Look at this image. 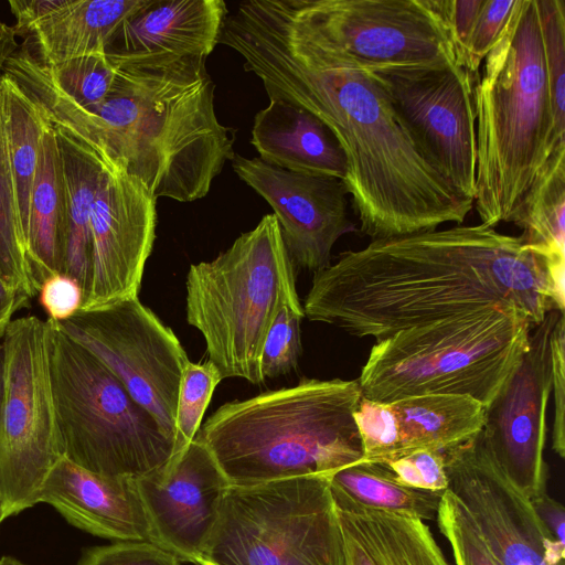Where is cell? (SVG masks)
I'll use <instances>...</instances> for the list:
<instances>
[{"mask_svg": "<svg viewBox=\"0 0 565 565\" xmlns=\"http://www.w3.org/2000/svg\"><path fill=\"white\" fill-rule=\"evenodd\" d=\"M218 43L236 51L269 100L319 119L342 151L343 184L372 239L461 224V196L407 130L365 65L332 42L296 0H249L225 18Z\"/></svg>", "mask_w": 565, "mask_h": 565, "instance_id": "obj_1", "label": "cell"}, {"mask_svg": "<svg viewBox=\"0 0 565 565\" xmlns=\"http://www.w3.org/2000/svg\"><path fill=\"white\" fill-rule=\"evenodd\" d=\"M490 307L539 326L551 311L544 257L486 224L372 239L313 273L302 306L311 321L376 342L413 327Z\"/></svg>", "mask_w": 565, "mask_h": 565, "instance_id": "obj_2", "label": "cell"}, {"mask_svg": "<svg viewBox=\"0 0 565 565\" xmlns=\"http://www.w3.org/2000/svg\"><path fill=\"white\" fill-rule=\"evenodd\" d=\"M204 56L122 64L106 98L83 107L63 95L39 64L23 57L11 76L54 128L107 169L138 179L158 200L204 198L226 161L234 134L214 108V83Z\"/></svg>", "mask_w": 565, "mask_h": 565, "instance_id": "obj_3", "label": "cell"}, {"mask_svg": "<svg viewBox=\"0 0 565 565\" xmlns=\"http://www.w3.org/2000/svg\"><path fill=\"white\" fill-rule=\"evenodd\" d=\"M361 397L358 380L302 377L291 387L223 404L195 439L232 486L330 478L363 459L353 417Z\"/></svg>", "mask_w": 565, "mask_h": 565, "instance_id": "obj_4", "label": "cell"}, {"mask_svg": "<svg viewBox=\"0 0 565 565\" xmlns=\"http://www.w3.org/2000/svg\"><path fill=\"white\" fill-rule=\"evenodd\" d=\"M473 82L480 223L510 222L557 149L537 0H518Z\"/></svg>", "mask_w": 565, "mask_h": 565, "instance_id": "obj_5", "label": "cell"}, {"mask_svg": "<svg viewBox=\"0 0 565 565\" xmlns=\"http://www.w3.org/2000/svg\"><path fill=\"white\" fill-rule=\"evenodd\" d=\"M534 326L514 307H490L401 330L375 342L358 379L380 403L426 394L466 395L488 407L529 348Z\"/></svg>", "mask_w": 565, "mask_h": 565, "instance_id": "obj_6", "label": "cell"}, {"mask_svg": "<svg viewBox=\"0 0 565 565\" xmlns=\"http://www.w3.org/2000/svg\"><path fill=\"white\" fill-rule=\"evenodd\" d=\"M185 289L186 321L203 335L222 379L264 383L260 354L275 318L284 307L303 312L275 215L266 214L213 260L192 264Z\"/></svg>", "mask_w": 565, "mask_h": 565, "instance_id": "obj_7", "label": "cell"}, {"mask_svg": "<svg viewBox=\"0 0 565 565\" xmlns=\"http://www.w3.org/2000/svg\"><path fill=\"white\" fill-rule=\"evenodd\" d=\"M51 390L63 457L99 476L140 479L166 466L173 440L92 352L47 319Z\"/></svg>", "mask_w": 565, "mask_h": 565, "instance_id": "obj_8", "label": "cell"}, {"mask_svg": "<svg viewBox=\"0 0 565 565\" xmlns=\"http://www.w3.org/2000/svg\"><path fill=\"white\" fill-rule=\"evenodd\" d=\"M196 565H348L329 478L228 484Z\"/></svg>", "mask_w": 565, "mask_h": 565, "instance_id": "obj_9", "label": "cell"}, {"mask_svg": "<svg viewBox=\"0 0 565 565\" xmlns=\"http://www.w3.org/2000/svg\"><path fill=\"white\" fill-rule=\"evenodd\" d=\"M63 458L47 352V322L12 320L0 359V493L8 516L39 503L43 483Z\"/></svg>", "mask_w": 565, "mask_h": 565, "instance_id": "obj_10", "label": "cell"}, {"mask_svg": "<svg viewBox=\"0 0 565 565\" xmlns=\"http://www.w3.org/2000/svg\"><path fill=\"white\" fill-rule=\"evenodd\" d=\"M122 383L173 440L178 396L190 362L174 332L138 296L56 321Z\"/></svg>", "mask_w": 565, "mask_h": 565, "instance_id": "obj_11", "label": "cell"}, {"mask_svg": "<svg viewBox=\"0 0 565 565\" xmlns=\"http://www.w3.org/2000/svg\"><path fill=\"white\" fill-rule=\"evenodd\" d=\"M363 64L440 174L457 193L473 201L477 131L472 76L459 64Z\"/></svg>", "mask_w": 565, "mask_h": 565, "instance_id": "obj_12", "label": "cell"}, {"mask_svg": "<svg viewBox=\"0 0 565 565\" xmlns=\"http://www.w3.org/2000/svg\"><path fill=\"white\" fill-rule=\"evenodd\" d=\"M444 456L447 490L500 565H564L565 545L548 534L531 499L499 465L481 430Z\"/></svg>", "mask_w": 565, "mask_h": 565, "instance_id": "obj_13", "label": "cell"}, {"mask_svg": "<svg viewBox=\"0 0 565 565\" xmlns=\"http://www.w3.org/2000/svg\"><path fill=\"white\" fill-rule=\"evenodd\" d=\"M338 46L372 65L460 64L436 0H296Z\"/></svg>", "mask_w": 565, "mask_h": 565, "instance_id": "obj_14", "label": "cell"}, {"mask_svg": "<svg viewBox=\"0 0 565 565\" xmlns=\"http://www.w3.org/2000/svg\"><path fill=\"white\" fill-rule=\"evenodd\" d=\"M562 312L551 311L531 331L511 379L486 407L481 434L499 465L530 499L546 492V408L552 393L550 335Z\"/></svg>", "mask_w": 565, "mask_h": 565, "instance_id": "obj_15", "label": "cell"}, {"mask_svg": "<svg viewBox=\"0 0 565 565\" xmlns=\"http://www.w3.org/2000/svg\"><path fill=\"white\" fill-rule=\"evenodd\" d=\"M231 161L237 177L271 206L294 265L313 273L328 267L337 241L358 231L341 180L287 171L237 153Z\"/></svg>", "mask_w": 565, "mask_h": 565, "instance_id": "obj_16", "label": "cell"}, {"mask_svg": "<svg viewBox=\"0 0 565 565\" xmlns=\"http://www.w3.org/2000/svg\"><path fill=\"white\" fill-rule=\"evenodd\" d=\"M157 200L136 178L105 169L92 207V280L81 309L138 296L156 239Z\"/></svg>", "mask_w": 565, "mask_h": 565, "instance_id": "obj_17", "label": "cell"}, {"mask_svg": "<svg viewBox=\"0 0 565 565\" xmlns=\"http://www.w3.org/2000/svg\"><path fill=\"white\" fill-rule=\"evenodd\" d=\"M228 486L198 439L161 469L136 479L156 545L196 565L215 526Z\"/></svg>", "mask_w": 565, "mask_h": 565, "instance_id": "obj_18", "label": "cell"}, {"mask_svg": "<svg viewBox=\"0 0 565 565\" xmlns=\"http://www.w3.org/2000/svg\"><path fill=\"white\" fill-rule=\"evenodd\" d=\"M227 15L222 0H141L106 45L113 65L207 57Z\"/></svg>", "mask_w": 565, "mask_h": 565, "instance_id": "obj_19", "label": "cell"}, {"mask_svg": "<svg viewBox=\"0 0 565 565\" xmlns=\"http://www.w3.org/2000/svg\"><path fill=\"white\" fill-rule=\"evenodd\" d=\"M39 503L52 505L70 524L89 534L156 544L136 479L99 476L63 457L43 483Z\"/></svg>", "mask_w": 565, "mask_h": 565, "instance_id": "obj_20", "label": "cell"}, {"mask_svg": "<svg viewBox=\"0 0 565 565\" xmlns=\"http://www.w3.org/2000/svg\"><path fill=\"white\" fill-rule=\"evenodd\" d=\"M332 495L348 565H450L423 520L364 508L338 493Z\"/></svg>", "mask_w": 565, "mask_h": 565, "instance_id": "obj_21", "label": "cell"}, {"mask_svg": "<svg viewBox=\"0 0 565 565\" xmlns=\"http://www.w3.org/2000/svg\"><path fill=\"white\" fill-rule=\"evenodd\" d=\"M252 145L264 162L287 171L343 181L345 159L328 128L310 113L269 100L254 117Z\"/></svg>", "mask_w": 565, "mask_h": 565, "instance_id": "obj_22", "label": "cell"}, {"mask_svg": "<svg viewBox=\"0 0 565 565\" xmlns=\"http://www.w3.org/2000/svg\"><path fill=\"white\" fill-rule=\"evenodd\" d=\"M140 3L141 0H66L22 38L20 49L45 66L105 54L118 24Z\"/></svg>", "mask_w": 565, "mask_h": 565, "instance_id": "obj_23", "label": "cell"}, {"mask_svg": "<svg viewBox=\"0 0 565 565\" xmlns=\"http://www.w3.org/2000/svg\"><path fill=\"white\" fill-rule=\"evenodd\" d=\"M66 231L63 164L54 127L44 129L25 230L26 260L33 287L62 271Z\"/></svg>", "mask_w": 565, "mask_h": 565, "instance_id": "obj_24", "label": "cell"}, {"mask_svg": "<svg viewBox=\"0 0 565 565\" xmlns=\"http://www.w3.org/2000/svg\"><path fill=\"white\" fill-rule=\"evenodd\" d=\"M391 404L398 423L396 458L417 450L445 451L477 435L484 424L486 406L466 395L426 394Z\"/></svg>", "mask_w": 565, "mask_h": 565, "instance_id": "obj_25", "label": "cell"}, {"mask_svg": "<svg viewBox=\"0 0 565 565\" xmlns=\"http://www.w3.org/2000/svg\"><path fill=\"white\" fill-rule=\"evenodd\" d=\"M54 129L66 193V231L61 273L77 281L85 301L92 280V207L106 167L65 134Z\"/></svg>", "mask_w": 565, "mask_h": 565, "instance_id": "obj_26", "label": "cell"}, {"mask_svg": "<svg viewBox=\"0 0 565 565\" xmlns=\"http://www.w3.org/2000/svg\"><path fill=\"white\" fill-rule=\"evenodd\" d=\"M565 147L555 150L510 222L523 230L524 246L545 258L552 278L565 271Z\"/></svg>", "mask_w": 565, "mask_h": 565, "instance_id": "obj_27", "label": "cell"}, {"mask_svg": "<svg viewBox=\"0 0 565 565\" xmlns=\"http://www.w3.org/2000/svg\"><path fill=\"white\" fill-rule=\"evenodd\" d=\"M0 96L8 152L24 241L30 196L41 139L50 122L39 105L7 73L0 75Z\"/></svg>", "mask_w": 565, "mask_h": 565, "instance_id": "obj_28", "label": "cell"}, {"mask_svg": "<svg viewBox=\"0 0 565 565\" xmlns=\"http://www.w3.org/2000/svg\"><path fill=\"white\" fill-rule=\"evenodd\" d=\"M333 493L364 508L420 520L436 519L444 492L408 488L381 462H358L329 478Z\"/></svg>", "mask_w": 565, "mask_h": 565, "instance_id": "obj_29", "label": "cell"}, {"mask_svg": "<svg viewBox=\"0 0 565 565\" xmlns=\"http://www.w3.org/2000/svg\"><path fill=\"white\" fill-rule=\"evenodd\" d=\"M1 75V74H0ZM0 277L28 298L35 296L26 260L0 96Z\"/></svg>", "mask_w": 565, "mask_h": 565, "instance_id": "obj_30", "label": "cell"}, {"mask_svg": "<svg viewBox=\"0 0 565 565\" xmlns=\"http://www.w3.org/2000/svg\"><path fill=\"white\" fill-rule=\"evenodd\" d=\"M38 64L55 88L83 107L106 98L117 72L106 54L79 56L51 66Z\"/></svg>", "mask_w": 565, "mask_h": 565, "instance_id": "obj_31", "label": "cell"}, {"mask_svg": "<svg viewBox=\"0 0 565 565\" xmlns=\"http://www.w3.org/2000/svg\"><path fill=\"white\" fill-rule=\"evenodd\" d=\"M554 137L565 143V3L537 0Z\"/></svg>", "mask_w": 565, "mask_h": 565, "instance_id": "obj_32", "label": "cell"}, {"mask_svg": "<svg viewBox=\"0 0 565 565\" xmlns=\"http://www.w3.org/2000/svg\"><path fill=\"white\" fill-rule=\"evenodd\" d=\"M222 380L209 360L188 363L179 390L171 458L183 454L195 438L214 390Z\"/></svg>", "mask_w": 565, "mask_h": 565, "instance_id": "obj_33", "label": "cell"}, {"mask_svg": "<svg viewBox=\"0 0 565 565\" xmlns=\"http://www.w3.org/2000/svg\"><path fill=\"white\" fill-rule=\"evenodd\" d=\"M436 520L449 543L455 565H500L459 501L448 490L441 497Z\"/></svg>", "mask_w": 565, "mask_h": 565, "instance_id": "obj_34", "label": "cell"}, {"mask_svg": "<svg viewBox=\"0 0 565 565\" xmlns=\"http://www.w3.org/2000/svg\"><path fill=\"white\" fill-rule=\"evenodd\" d=\"M353 417L360 434L364 462H387L397 457L398 423L391 403L361 397Z\"/></svg>", "mask_w": 565, "mask_h": 565, "instance_id": "obj_35", "label": "cell"}, {"mask_svg": "<svg viewBox=\"0 0 565 565\" xmlns=\"http://www.w3.org/2000/svg\"><path fill=\"white\" fill-rule=\"evenodd\" d=\"M303 312L284 307L275 318L263 345L259 370L263 380L276 379L298 366L302 351L300 322Z\"/></svg>", "mask_w": 565, "mask_h": 565, "instance_id": "obj_36", "label": "cell"}, {"mask_svg": "<svg viewBox=\"0 0 565 565\" xmlns=\"http://www.w3.org/2000/svg\"><path fill=\"white\" fill-rule=\"evenodd\" d=\"M518 0H483L471 31L465 68L476 81L480 66L488 53L502 35Z\"/></svg>", "mask_w": 565, "mask_h": 565, "instance_id": "obj_37", "label": "cell"}, {"mask_svg": "<svg viewBox=\"0 0 565 565\" xmlns=\"http://www.w3.org/2000/svg\"><path fill=\"white\" fill-rule=\"evenodd\" d=\"M384 463L408 488L433 492H445L448 488L444 451L417 450Z\"/></svg>", "mask_w": 565, "mask_h": 565, "instance_id": "obj_38", "label": "cell"}, {"mask_svg": "<svg viewBox=\"0 0 565 565\" xmlns=\"http://www.w3.org/2000/svg\"><path fill=\"white\" fill-rule=\"evenodd\" d=\"M77 565H181V562L153 543L118 541L85 550Z\"/></svg>", "mask_w": 565, "mask_h": 565, "instance_id": "obj_39", "label": "cell"}, {"mask_svg": "<svg viewBox=\"0 0 565 565\" xmlns=\"http://www.w3.org/2000/svg\"><path fill=\"white\" fill-rule=\"evenodd\" d=\"M565 319L562 312L555 322L551 335L552 391L554 394V422L552 449L561 458L565 456Z\"/></svg>", "mask_w": 565, "mask_h": 565, "instance_id": "obj_40", "label": "cell"}, {"mask_svg": "<svg viewBox=\"0 0 565 565\" xmlns=\"http://www.w3.org/2000/svg\"><path fill=\"white\" fill-rule=\"evenodd\" d=\"M40 302L49 319L62 321L75 315L83 306L84 294L77 281L57 273L50 276L41 286Z\"/></svg>", "mask_w": 565, "mask_h": 565, "instance_id": "obj_41", "label": "cell"}, {"mask_svg": "<svg viewBox=\"0 0 565 565\" xmlns=\"http://www.w3.org/2000/svg\"><path fill=\"white\" fill-rule=\"evenodd\" d=\"M436 2L450 31L459 62L465 68L469 38L483 0H436Z\"/></svg>", "mask_w": 565, "mask_h": 565, "instance_id": "obj_42", "label": "cell"}, {"mask_svg": "<svg viewBox=\"0 0 565 565\" xmlns=\"http://www.w3.org/2000/svg\"><path fill=\"white\" fill-rule=\"evenodd\" d=\"M66 0H10L9 6L15 18V35L23 38L44 18L56 11Z\"/></svg>", "mask_w": 565, "mask_h": 565, "instance_id": "obj_43", "label": "cell"}, {"mask_svg": "<svg viewBox=\"0 0 565 565\" xmlns=\"http://www.w3.org/2000/svg\"><path fill=\"white\" fill-rule=\"evenodd\" d=\"M534 510L548 534L565 545V510L562 503L547 492L531 499Z\"/></svg>", "mask_w": 565, "mask_h": 565, "instance_id": "obj_44", "label": "cell"}, {"mask_svg": "<svg viewBox=\"0 0 565 565\" xmlns=\"http://www.w3.org/2000/svg\"><path fill=\"white\" fill-rule=\"evenodd\" d=\"M28 297L0 277V338H3L13 313L28 301Z\"/></svg>", "mask_w": 565, "mask_h": 565, "instance_id": "obj_45", "label": "cell"}, {"mask_svg": "<svg viewBox=\"0 0 565 565\" xmlns=\"http://www.w3.org/2000/svg\"><path fill=\"white\" fill-rule=\"evenodd\" d=\"M13 28L0 20V74L8 58L19 49Z\"/></svg>", "mask_w": 565, "mask_h": 565, "instance_id": "obj_46", "label": "cell"}, {"mask_svg": "<svg viewBox=\"0 0 565 565\" xmlns=\"http://www.w3.org/2000/svg\"><path fill=\"white\" fill-rule=\"evenodd\" d=\"M0 565H25V564L12 556H3L0 558Z\"/></svg>", "mask_w": 565, "mask_h": 565, "instance_id": "obj_47", "label": "cell"}, {"mask_svg": "<svg viewBox=\"0 0 565 565\" xmlns=\"http://www.w3.org/2000/svg\"><path fill=\"white\" fill-rule=\"evenodd\" d=\"M9 518L8 516V512H7V508H6V503H4V500L0 493V525L1 523L7 519Z\"/></svg>", "mask_w": 565, "mask_h": 565, "instance_id": "obj_48", "label": "cell"}]
</instances>
